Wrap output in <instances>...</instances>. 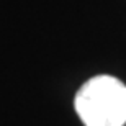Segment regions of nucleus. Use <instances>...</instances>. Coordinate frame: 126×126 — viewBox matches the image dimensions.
I'll return each mask as SVG.
<instances>
[{
	"mask_svg": "<svg viewBox=\"0 0 126 126\" xmlns=\"http://www.w3.org/2000/svg\"><path fill=\"white\" fill-rule=\"evenodd\" d=\"M74 107L85 126H125L126 85L111 75L92 77L75 94Z\"/></svg>",
	"mask_w": 126,
	"mask_h": 126,
	"instance_id": "nucleus-1",
	"label": "nucleus"
}]
</instances>
